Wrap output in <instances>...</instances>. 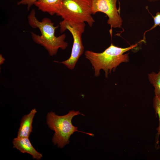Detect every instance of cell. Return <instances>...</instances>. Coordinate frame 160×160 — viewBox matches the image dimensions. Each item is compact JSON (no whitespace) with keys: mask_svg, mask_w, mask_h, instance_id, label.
Returning <instances> with one entry per match:
<instances>
[{"mask_svg":"<svg viewBox=\"0 0 160 160\" xmlns=\"http://www.w3.org/2000/svg\"><path fill=\"white\" fill-rule=\"evenodd\" d=\"M137 45V44L126 48H121L115 46L112 43L103 52L97 53L86 50L85 52L86 58L89 60L95 71V76H98L100 70L105 72L108 78L112 71H115L116 68L121 63H127L129 60V53L124 54Z\"/></svg>","mask_w":160,"mask_h":160,"instance_id":"7a4b0ae2","label":"cell"},{"mask_svg":"<svg viewBox=\"0 0 160 160\" xmlns=\"http://www.w3.org/2000/svg\"><path fill=\"white\" fill-rule=\"evenodd\" d=\"M12 143L14 148L23 153H27L30 154L33 159L39 160L43 156L42 154L33 147L29 137H17L13 139Z\"/></svg>","mask_w":160,"mask_h":160,"instance_id":"52a82bcc","label":"cell"},{"mask_svg":"<svg viewBox=\"0 0 160 160\" xmlns=\"http://www.w3.org/2000/svg\"><path fill=\"white\" fill-rule=\"evenodd\" d=\"M153 107L156 116L158 115L159 119V125L156 128L157 133L156 137V146H159V137L160 134V96L156 95L154 96L153 100Z\"/></svg>","mask_w":160,"mask_h":160,"instance_id":"8fae6325","label":"cell"},{"mask_svg":"<svg viewBox=\"0 0 160 160\" xmlns=\"http://www.w3.org/2000/svg\"><path fill=\"white\" fill-rule=\"evenodd\" d=\"M85 25L84 23H75L63 20L60 23V32L63 33L66 30H68L72 35L73 44L71 55L68 59L64 61L54 62L61 63L70 69H74L84 51L82 35L84 31Z\"/></svg>","mask_w":160,"mask_h":160,"instance_id":"5b68a950","label":"cell"},{"mask_svg":"<svg viewBox=\"0 0 160 160\" xmlns=\"http://www.w3.org/2000/svg\"><path fill=\"white\" fill-rule=\"evenodd\" d=\"M37 112L36 109L34 108L28 114L22 117L17 132V137H29L32 131L33 119Z\"/></svg>","mask_w":160,"mask_h":160,"instance_id":"ba28073f","label":"cell"},{"mask_svg":"<svg viewBox=\"0 0 160 160\" xmlns=\"http://www.w3.org/2000/svg\"><path fill=\"white\" fill-rule=\"evenodd\" d=\"M36 15L35 9H32L28 17L30 25L33 28H38L41 33L39 35L31 32L33 41L43 46L51 56L56 54L59 49H65L68 46V43L65 41L66 35L64 33L58 36L55 35V30L59 25L55 26L52 20L47 17L39 21Z\"/></svg>","mask_w":160,"mask_h":160,"instance_id":"6da1fadb","label":"cell"},{"mask_svg":"<svg viewBox=\"0 0 160 160\" xmlns=\"http://www.w3.org/2000/svg\"><path fill=\"white\" fill-rule=\"evenodd\" d=\"M81 114L79 111L72 110L65 115L60 116L51 111L48 112L46 116V122L48 127L55 132L52 139L54 145H57L58 148L64 147L70 143L71 136L75 132L78 131L94 136L92 133H87L78 130V127L74 126L71 122L73 117Z\"/></svg>","mask_w":160,"mask_h":160,"instance_id":"3957f363","label":"cell"},{"mask_svg":"<svg viewBox=\"0 0 160 160\" xmlns=\"http://www.w3.org/2000/svg\"><path fill=\"white\" fill-rule=\"evenodd\" d=\"M4 58L3 57L1 54L0 55V65L3 64L5 61Z\"/></svg>","mask_w":160,"mask_h":160,"instance_id":"5bb4252c","label":"cell"},{"mask_svg":"<svg viewBox=\"0 0 160 160\" xmlns=\"http://www.w3.org/2000/svg\"><path fill=\"white\" fill-rule=\"evenodd\" d=\"M148 77L150 83L154 87L155 95L160 96V65L157 73L152 72L148 74Z\"/></svg>","mask_w":160,"mask_h":160,"instance_id":"30bf717a","label":"cell"},{"mask_svg":"<svg viewBox=\"0 0 160 160\" xmlns=\"http://www.w3.org/2000/svg\"><path fill=\"white\" fill-rule=\"evenodd\" d=\"M152 17L154 20V25L150 29L147 31L145 32L144 35L146 32L152 30L157 26H160V12H157L156 13V15L155 16H152Z\"/></svg>","mask_w":160,"mask_h":160,"instance_id":"4fadbf2b","label":"cell"},{"mask_svg":"<svg viewBox=\"0 0 160 160\" xmlns=\"http://www.w3.org/2000/svg\"><path fill=\"white\" fill-rule=\"evenodd\" d=\"M63 0H38L34 5L38 9L51 15L57 14L61 8Z\"/></svg>","mask_w":160,"mask_h":160,"instance_id":"9c48e42d","label":"cell"},{"mask_svg":"<svg viewBox=\"0 0 160 160\" xmlns=\"http://www.w3.org/2000/svg\"><path fill=\"white\" fill-rule=\"evenodd\" d=\"M92 14V0H63L56 15L64 21L86 22L91 27L95 22Z\"/></svg>","mask_w":160,"mask_h":160,"instance_id":"277c9868","label":"cell"},{"mask_svg":"<svg viewBox=\"0 0 160 160\" xmlns=\"http://www.w3.org/2000/svg\"><path fill=\"white\" fill-rule=\"evenodd\" d=\"M117 0H92L93 14L100 12L108 17L107 23L111 28H120L123 21L116 7Z\"/></svg>","mask_w":160,"mask_h":160,"instance_id":"8992f818","label":"cell"},{"mask_svg":"<svg viewBox=\"0 0 160 160\" xmlns=\"http://www.w3.org/2000/svg\"><path fill=\"white\" fill-rule=\"evenodd\" d=\"M38 0H20L17 3L18 5H23L27 6V9L29 10L31 7L34 5L35 3Z\"/></svg>","mask_w":160,"mask_h":160,"instance_id":"7c38bea8","label":"cell"}]
</instances>
